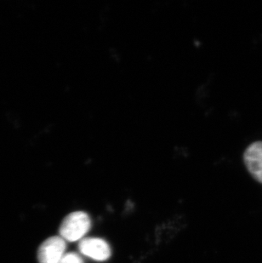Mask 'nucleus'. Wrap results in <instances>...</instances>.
Masks as SVG:
<instances>
[{"instance_id":"4","label":"nucleus","mask_w":262,"mask_h":263,"mask_svg":"<svg viewBox=\"0 0 262 263\" xmlns=\"http://www.w3.org/2000/svg\"><path fill=\"white\" fill-rule=\"evenodd\" d=\"M244 160L250 174L262 183V142H255L248 146Z\"/></svg>"},{"instance_id":"5","label":"nucleus","mask_w":262,"mask_h":263,"mask_svg":"<svg viewBox=\"0 0 262 263\" xmlns=\"http://www.w3.org/2000/svg\"><path fill=\"white\" fill-rule=\"evenodd\" d=\"M60 263H84L81 257L78 254L73 253H66L65 256H63L62 261Z\"/></svg>"},{"instance_id":"1","label":"nucleus","mask_w":262,"mask_h":263,"mask_svg":"<svg viewBox=\"0 0 262 263\" xmlns=\"http://www.w3.org/2000/svg\"><path fill=\"white\" fill-rule=\"evenodd\" d=\"M91 228V221L88 214L75 211L65 217L60 226V237L65 241L81 240Z\"/></svg>"},{"instance_id":"2","label":"nucleus","mask_w":262,"mask_h":263,"mask_svg":"<svg viewBox=\"0 0 262 263\" xmlns=\"http://www.w3.org/2000/svg\"><path fill=\"white\" fill-rule=\"evenodd\" d=\"M66 241L60 237L54 236L43 242L38 251V260L40 263H60L66 251Z\"/></svg>"},{"instance_id":"3","label":"nucleus","mask_w":262,"mask_h":263,"mask_svg":"<svg viewBox=\"0 0 262 263\" xmlns=\"http://www.w3.org/2000/svg\"><path fill=\"white\" fill-rule=\"evenodd\" d=\"M79 251L84 256L98 261H106L111 256V248L104 239L83 238L79 243Z\"/></svg>"}]
</instances>
